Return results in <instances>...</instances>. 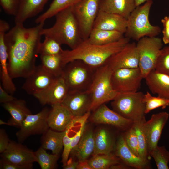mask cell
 <instances>
[{
	"label": "cell",
	"mask_w": 169,
	"mask_h": 169,
	"mask_svg": "<svg viewBox=\"0 0 169 169\" xmlns=\"http://www.w3.org/2000/svg\"><path fill=\"white\" fill-rule=\"evenodd\" d=\"M44 23L30 28L15 24L5 35L8 68L12 78H26L35 70Z\"/></svg>",
	"instance_id": "6da1fadb"
},
{
	"label": "cell",
	"mask_w": 169,
	"mask_h": 169,
	"mask_svg": "<svg viewBox=\"0 0 169 169\" xmlns=\"http://www.w3.org/2000/svg\"><path fill=\"white\" fill-rule=\"evenodd\" d=\"M130 40L124 37L111 43L98 45L92 44L86 39L73 49L63 50L61 54L65 65L71 61L79 60L97 69L105 64L111 56L121 49Z\"/></svg>",
	"instance_id": "7a4b0ae2"
},
{
	"label": "cell",
	"mask_w": 169,
	"mask_h": 169,
	"mask_svg": "<svg viewBox=\"0 0 169 169\" xmlns=\"http://www.w3.org/2000/svg\"><path fill=\"white\" fill-rule=\"evenodd\" d=\"M55 16L54 25L49 28H43L42 35L52 38L61 45H66L71 49L75 48L83 40L73 6L61 10Z\"/></svg>",
	"instance_id": "3957f363"
},
{
	"label": "cell",
	"mask_w": 169,
	"mask_h": 169,
	"mask_svg": "<svg viewBox=\"0 0 169 169\" xmlns=\"http://www.w3.org/2000/svg\"><path fill=\"white\" fill-rule=\"evenodd\" d=\"M152 0L136 7L127 18L125 37L138 41L145 37H157L161 32L160 27L151 24L149 15Z\"/></svg>",
	"instance_id": "277c9868"
},
{
	"label": "cell",
	"mask_w": 169,
	"mask_h": 169,
	"mask_svg": "<svg viewBox=\"0 0 169 169\" xmlns=\"http://www.w3.org/2000/svg\"><path fill=\"white\" fill-rule=\"evenodd\" d=\"M113 70L107 64L98 68L89 89L92 97L90 111L101 105L113 100L119 92L113 89L111 77Z\"/></svg>",
	"instance_id": "5b68a950"
},
{
	"label": "cell",
	"mask_w": 169,
	"mask_h": 169,
	"mask_svg": "<svg viewBox=\"0 0 169 169\" xmlns=\"http://www.w3.org/2000/svg\"><path fill=\"white\" fill-rule=\"evenodd\" d=\"M96 69L79 60H73L67 64L62 76L69 92L88 90Z\"/></svg>",
	"instance_id": "8992f818"
},
{
	"label": "cell",
	"mask_w": 169,
	"mask_h": 169,
	"mask_svg": "<svg viewBox=\"0 0 169 169\" xmlns=\"http://www.w3.org/2000/svg\"><path fill=\"white\" fill-rule=\"evenodd\" d=\"M144 95L138 91L119 92L111 102L113 110L133 122L145 118Z\"/></svg>",
	"instance_id": "52a82bcc"
},
{
	"label": "cell",
	"mask_w": 169,
	"mask_h": 169,
	"mask_svg": "<svg viewBox=\"0 0 169 169\" xmlns=\"http://www.w3.org/2000/svg\"><path fill=\"white\" fill-rule=\"evenodd\" d=\"M162 39L157 37H145L137 41L139 68L143 78L154 69L156 61L163 47Z\"/></svg>",
	"instance_id": "ba28073f"
},
{
	"label": "cell",
	"mask_w": 169,
	"mask_h": 169,
	"mask_svg": "<svg viewBox=\"0 0 169 169\" xmlns=\"http://www.w3.org/2000/svg\"><path fill=\"white\" fill-rule=\"evenodd\" d=\"M101 0H81L73 6L82 39H87L93 29Z\"/></svg>",
	"instance_id": "9c48e42d"
},
{
	"label": "cell",
	"mask_w": 169,
	"mask_h": 169,
	"mask_svg": "<svg viewBox=\"0 0 169 169\" xmlns=\"http://www.w3.org/2000/svg\"><path fill=\"white\" fill-rule=\"evenodd\" d=\"M143 78L139 68H121L113 71L111 82L118 92H134L138 91Z\"/></svg>",
	"instance_id": "30bf717a"
},
{
	"label": "cell",
	"mask_w": 169,
	"mask_h": 169,
	"mask_svg": "<svg viewBox=\"0 0 169 169\" xmlns=\"http://www.w3.org/2000/svg\"><path fill=\"white\" fill-rule=\"evenodd\" d=\"M50 109L46 107L35 114L28 115L23 121L16 136L22 143L31 136L44 134L49 128L47 118Z\"/></svg>",
	"instance_id": "8fae6325"
},
{
	"label": "cell",
	"mask_w": 169,
	"mask_h": 169,
	"mask_svg": "<svg viewBox=\"0 0 169 169\" xmlns=\"http://www.w3.org/2000/svg\"><path fill=\"white\" fill-rule=\"evenodd\" d=\"M1 158L12 163L31 169L36 161L34 152L22 145L10 141L7 149L1 154Z\"/></svg>",
	"instance_id": "7c38bea8"
},
{
	"label": "cell",
	"mask_w": 169,
	"mask_h": 169,
	"mask_svg": "<svg viewBox=\"0 0 169 169\" xmlns=\"http://www.w3.org/2000/svg\"><path fill=\"white\" fill-rule=\"evenodd\" d=\"M105 64L108 65L113 71L121 68H139V56L136 44L129 42L121 49L111 56Z\"/></svg>",
	"instance_id": "4fadbf2b"
},
{
	"label": "cell",
	"mask_w": 169,
	"mask_h": 169,
	"mask_svg": "<svg viewBox=\"0 0 169 169\" xmlns=\"http://www.w3.org/2000/svg\"><path fill=\"white\" fill-rule=\"evenodd\" d=\"M90 120L96 124H108L122 130H127L131 127L133 122L123 117L105 104L93 111Z\"/></svg>",
	"instance_id": "5bb4252c"
},
{
	"label": "cell",
	"mask_w": 169,
	"mask_h": 169,
	"mask_svg": "<svg viewBox=\"0 0 169 169\" xmlns=\"http://www.w3.org/2000/svg\"><path fill=\"white\" fill-rule=\"evenodd\" d=\"M56 78L40 65L36 66L33 72L26 78L22 88L28 94L33 96L48 88Z\"/></svg>",
	"instance_id": "9a60e30c"
},
{
	"label": "cell",
	"mask_w": 169,
	"mask_h": 169,
	"mask_svg": "<svg viewBox=\"0 0 169 169\" xmlns=\"http://www.w3.org/2000/svg\"><path fill=\"white\" fill-rule=\"evenodd\" d=\"M69 92L62 76L57 77L48 88L34 96L42 105L62 103Z\"/></svg>",
	"instance_id": "2e32d148"
},
{
	"label": "cell",
	"mask_w": 169,
	"mask_h": 169,
	"mask_svg": "<svg viewBox=\"0 0 169 169\" xmlns=\"http://www.w3.org/2000/svg\"><path fill=\"white\" fill-rule=\"evenodd\" d=\"M91 96L89 90H87L69 92L62 104L74 117H78L82 116L91 111Z\"/></svg>",
	"instance_id": "e0dca14e"
},
{
	"label": "cell",
	"mask_w": 169,
	"mask_h": 169,
	"mask_svg": "<svg viewBox=\"0 0 169 169\" xmlns=\"http://www.w3.org/2000/svg\"><path fill=\"white\" fill-rule=\"evenodd\" d=\"M169 117V113L162 111L153 114L145 123L149 153L157 146L163 129Z\"/></svg>",
	"instance_id": "ac0fdd59"
},
{
	"label": "cell",
	"mask_w": 169,
	"mask_h": 169,
	"mask_svg": "<svg viewBox=\"0 0 169 169\" xmlns=\"http://www.w3.org/2000/svg\"><path fill=\"white\" fill-rule=\"evenodd\" d=\"M47 118L49 128L55 131H65L70 125L74 117L62 103L51 105Z\"/></svg>",
	"instance_id": "d6986e66"
},
{
	"label": "cell",
	"mask_w": 169,
	"mask_h": 169,
	"mask_svg": "<svg viewBox=\"0 0 169 169\" xmlns=\"http://www.w3.org/2000/svg\"><path fill=\"white\" fill-rule=\"evenodd\" d=\"M115 155L123 163L131 167L137 169L150 168L149 161L145 160L135 155L127 146L124 136L118 138L115 148Z\"/></svg>",
	"instance_id": "ffe728a7"
},
{
	"label": "cell",
	"mask_w": 169,
	"mask_h": 169,
	"mask_svg": "<svg viewBox=\"0 0 169 169\" xmlns=\"http://www.w3.org/2000/svg\"><path fill=\"white\" fill-rule=\"evenodd\" d=\"M127 25V19L122 16L99 10L93 28L118 31L125 33Z\"/></svg>",
	"instance_id": "44dd1931"
},
{
	"label": "cell",
	"mask_w": 169,
	"mask_h": 169,
	"mask_svg": "<svg viewBox=\"0 0 169 169\" xmlns=\"http://www.w3.org/2000/svg\"><path fill=\"white\" fill-rule=\"evenodd\" d=\"M94 132L92 128L87 127L86 125L79 141L71 150V157H76L78 161L88 160L94 150Z\"/></svg>",
	"instance_id": "7402d4cb"
},
{
	"label": "cell",
	"mask_w": 169,
	"mask_h": 169,
	"mask_svg": "<svg viewBox=\"0 0 169 169\" xmlns=\"http://www.w3.org/2000/svg\"><path fill=\"white\" fill-rule=\"evenodd\" d=\"M144 79L152 93L161 97L169 98V76L153 69Z\"/></svg>",
	"instance_id": "603a6c76"
},
{
	"label": "cell",
	"mask_w": 169,
	"mask_h": 169,
	"mask_svg": "<svg viewBox=\"0 0 169 169\" xmlns=\"http://www.w3.org/2000/svg\"><path fill=\"white\" fill-rule=\"evenodd\" d=\"M3 106L10 114L11 117L8 121L9 126L19 128L23 121L32 112L23 100L17 98L10 102L3 104Z\"/></svg>",
	"instance_id": "cb8c5ba5"
},
{
	"label": "cell",
	"mask_w": 169,
	"mask_h": 169,
	"mask_svg": "<svg viewBox=\"0 0 169 169\" xmlns=\"http://www.w3.org/2000/svg\"><path fill=\"white\" fill-rule=\"evenodd\" d=\"M48 0H21L14 16L15 24H23L28 19L40 13Z\"/></svg>",
	"instance_id": "d4e9b609"
},
{
	"label": "cell",
	"mask_w": 169,
	"mask_h": 169,
	"mask_svg": "<svg viewBox=\"0 0 169 169\" xmlns=\"http://www.w3.org/2000/svg\"><path fill=\"white\" fill-rule=\"evenodd\" d=\"M95 149L92 155L112 153L115 144L113 136L106 128L101 127L94 132Z\"/></svg>",
	"instance_id": "484cf974"
},
{
	"label": "cell",
	"mask_w": 169,
	"mask_h": 169,
	"mask_svg": "<svg viewBox=\"0 0 169 169\" xmlns=\"http://www.w3.org/2000/svg\"><path fill=\"white\" fill-rule=\"evenodd\" d=\"M8 54L5 37H0V79L3 87L9 94H13L16 88L8 68Z\"/></svg>",
	"instance_id": "4316f807"
},
{
	"label": "cell",
	"mask_w": 169,
	"mask_h": 169,
	"mask_svg": "<svg viewBox=\"0 0 169 169\" xmlns=\"http://www.w3.org/2000/svg\"><path fill=\"white\" fill-rule=\"evenodd\" d=\"M136 8L134 0H101L99 10L117 14L127 19Z\"/></svg>",
	"instance_id": "83f0119b"
},
{
	"label": "cell",
	"mask_w": 169,
	"mask_h": 169,
	"mask_svg": "<svg viewBox=\"0 0 169 169\" xmlns=\"http://www.w3.org/2000/svg\"><path fill=\"white\" fill-rule=\"evenodd\" d=\"M65 131H58L50 128L42 135L41 146L52 151V154L59 155L63 148V140Z\"/></svg>",
	"instance_id": "f1b7e54d"
},
{
	"label": "cell",
	"mask_w": 169,
	"mask_h": 169,
	"mask_svg": "<svg viewBox=\"0 0 169 169\" xmlns=\"http://www.w3.org/2000/svg\"><path fill=\"white\" fill-rule=\"evenodd\" d=\"M124 37V33L120 32L93 28L87 39L92 44L104 45L118 41Z\"/></svg>",
	"instance_id": "f546056e"
},
{
	"label": "cell",
	"mask_w": 169,
	"mask_h": 169,
	"mask_svg": "<svg viewBox=\"0 0 169 169\" xmlns=\"http://www.w3.org/2000/svg\"><path fill=\"white\" fill-rule=\"evenodd\" d=\"M61 54L56 55H40L41 65L42 67L56 77L62 75L65 66Z\"/></svg>",
	"instance_id": "4dcf8cb0"
},
{
	"label": "cell",
	"mask_w": 169,
	"mask_h": 169,
	"mask_svg": "<svg viewBox=\"0 0 169 169\" xmlns=\"http://www.w3.org/2000/svg\"><path fill=\"white\" fill-rule=\"evenodd\" d=\"M146 118L133 122L132 127L135 131L138 142L139 156L141 158L149 161L150 155L149 153L147 137L145 128Z\"/></svg>",
	"instance_id": "1f68e13d"
},
{
	"label": "cell",
	"mask_w": 169,
	"mask_h": 169,
	"mask_svg": "<svg viewBox=\"0 0 169 169\" xmlns=\"http://www.w3.org/2000/svg\"><path fill=\"white\" fill-rule=\"evenodd\" d=\"M81 0H53L49 8L35 20L36 24L44 23L48 19L55 16L56 14L66 8L73 6Z\"/></svg>",
	"instance_id": "d6a6232c"
},
{
	"label": "cell",
	"mask_w": 169,
	"mask_h": 169,
	"mask_svg": "<svg viewBox=\"0 0 169 169\" xmlns=\"http://www.w3.org/2000/svg\"><path fill=\"white\" fill-rule=\"evenodd\" d=\"M120 160L115 154L111 153L93 155L88 161L92 169H108L114 165L120 163Z\"/></svg>",
	"instance_id": "836d02e7"
},
{
	"label": "cell",
	"mask_w": 169,
	"mask_h": 169,
	"mask_svg": "<svg viewBox=\"0 0 169 169\" xmlns=\"http://www.w3.org/2000/svg\"><path fill=\"white\" fill-rule=\"evenodd\" d=\"M36 161L42 169H54L56 168L59 155L48 153L41 146L34 152Z\"/></svg>",
	"instance_id": "e575fe53"
},
{
	"label": "cell",
	"mask_w": 169,
	"mask_h": 169,
	"mask_svg": "<svg viewBox=\"0 0 169 169\" xmlns=\"http://www.w3.org/2000/svg\"><path fill=\"white\" fill-rule=\"evenodd\" d=\"M149 154L153 158L158 169H169V151L164 146H157Z\"/></svg>",
	"instance_id": "d590c367"
},
{
	"label": "cell",
	"mask_w": 169,
	"mask_h": 169,
	"mask_svg": "<svg viewBox=\"0 0 169 169\" xmlns=\"http://www.w3.org/2000/svg\"><path fill=\"white\" fill-rule=\"evenodd\" d=\"M143 100L146 105V114L154 109L159 107L165 109L169 105V98L154 96L148 91L144 94Z\"/></svg>",
	"instance_id": "8d00e7d4"
},
{
	"label": "cell",
	"mask_w": 169,
	"mask_h": 169,
	"mask_svg": "<svg viewBox=\"0 0 169 169\" xmlns=\"http://www.w3.org/2000/svg\"><path fill=\"white\" fill-rule=\"evenodd\" d=\"M154 69L169 76V45L162 47L160 50Z\"/></svg>",
	"instance_id": "74e56055"
},
{
	"label": "cell",
	"mask_w": 169,
	"mask_h": 169,
	"mask_svg": "<svg viewBox=\"0 0 169 169\" xmlns=\"http://www.w3.org/2000/svg\"><path fill=\"white\" fill-rule=\"evenodd\" d=\"M41 44L39 54L41 55H56L60 54L63 49L61 44L55 40L48 37Z\"/></svg>",
	"instance_id": "f35d334b"
},
{
	"label": "cell",
	"mask_w": 169,
	"mask_h": 169,
	"mask_svg": "<svg viewBox=\"0 0 169 169\" xmlns=\"http://www.w3.org/2000/svg\"><path fill=\"white\" fill-rule=\"evenodd\" d=\"M70 125L65 130V133L63 140V150L62 155V162L63 166L64 165L69 159L71 151V143L74 133Z\"/></svg>",
	"instance_id": "ab89813d"
},
{
	"label": "cell",
	"mask_w": 169,
	"mask_h": 169,
	"mask_svg": "<svg viewBox=\"0 0 169 169\" xmlns=\"http://www.w3.org/2000/svg\"><path fill=\"white\" fill-rule=\"evenodd\" d=\"M124 137L130 150L136 156L139 157L137 137L135 130L132 126L126 131Z\"/></svg>",
	"instance_id": "60d3db41"
},
{
	"label": "cell",
	"mask_w": 169,
	"mask_h": 169,
	"mask_svg": "<svg viewBox=\"0 0 169 169\" xmlns=\"http://www.w3.org/2000/svg\"><path fill=\"white\" fill-rule=\"evenodd\" d=\"M21 0H0V4L7 14L14 17L18 11Z\"/></svg>",
	"instance_id": "b9f144b4"
},
{
	"label": "cell",
	"mask_w": 169,
	"mask_h": 169,
	"mask_svg": "<svg viewBox=\"0 0 169 169\" xmlns=\"http://www.w3.org/2000/svg\"><path fill=\"white\" fill-rule=\"evenodd\" d=\"M163 29L162 30V40L163 44H169V16H165L161 21Z\"/></svg>",
	"instance_id": "7bdbcfd3"
},
{
	"label": "cell",
	"mask_w": 169,
	"mask_h": 169,
	"mask_svg": "<svg viewBox=\"0 0 169 169\" xmlns=\"http://www.w3.org/2000/svg\"><path fill=\"white\" fill-rule=\"evenodd\" d=\"M10 140L6 131L3 129H0V153L3 152L7 148Z\"/></svg>",
	"instance_id": "ee69618b"
},
{
	"label": "cell",
	"mask_w": 169,
	"mask_h": 169,
	"mask_svg": "<svg viewBox=\"0 0 169 169\" xmlns=\"http://www.w3.org/2000/svg\"><path fill=\"white\" fill-rule=\"evenodd\" d=\"M7 92L0 84V102L3 104L10 102L16 99Z\"/></svg>",
	"instance_id": "f6af8a7d"
},
{
	"label": "cell",
	"mask_w": 169,
	"mask_h": 169,
	"mask_svg": "<svg viewBox=\"0 0 169 169\" xmlns=\"http://www.w3.org/2000/svg\"><path fill=\"white\" fill-rule=\"evenodd\" d=\"M0 169H26L25 167L12 163L2 158L0 161Z\"/></svg>",
	"instance_id": "bcb514c9"
},
{
	"label": "cell",
	"mask_w": 169,
	"mask_h": 169,
	"mask_svg": "<svg viewBox=\"0 0 169 169\" xmlns=\"http://www.w3.org/2000/svg\"><path fill=\"white\" fill-rule=\"evenodd\" d=\"M78 162V161H76L73 157H71L66 163L63 166V168L64 169H76Z\"/></svg>",
	"instance_id": "7dc6e473"
},
{
	"label": "cell",
	"mask_w": 169,
	"mask_h": 169,
	"mask_svg": "<svg viewBox=\"0 0 169 169\" xmlns=\"http://www.w3.org/2000/svg\"><path fill=\"white\" fill-rule=\"evenodd\" d=\"M76 169H92L88 163V160L79 161Z\"/></svg>",
	"instance_id": "c3c4849f"
},
{
	"label": "cell",
	"mask_w": 169,
	"mask_h": 169,
	"mask_svg": "<svg viewBox=\"0 0 169 169\" xmlns=\"http://www.w3.org/2000/svg\"><path fill=\"white\" fill-rule=\"evenodd\" d=\"M130 166H127L124 163L122 164L120 163L114 165L112 166L110 168V169H130Z\"/></svg>",
	"instance_id": "681fc988"
},
{
	"label": "cell",
	"mask_w": 169,
	"mask_h": 169,
	"mask_svg": "<svg viewBox=\"0 0 169 169\" xmlns=\"http://www.w3.org/2000/svg\"><path fill=\"white\" fill-rule=\"evenodd\" d=\"M150 0H134L136 7Z\"/></svg>",
	"instance_id": "f907efd6"
},
{
	"label": "cell",
	"mask_w": 169,
	"mask_h": 169,
	"mask_svg": "<svg viewBox=\"0 0 169 169\" xmlns=\"http://www.w3.org/2000/svg\"><path fill=\"white\" fill-rule=\"evenodd\" d=\"M0 125H8V122H5L2 120H0Z\"/></svg>",
	"instance_id": "816d5d0a"
}]
</instances>
